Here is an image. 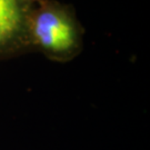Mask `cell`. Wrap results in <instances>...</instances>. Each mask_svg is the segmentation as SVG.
I'll use <instances>...</instances> for the list:
<instances>
[{
  "instance_id": "6da1fadb",
  "label": "cell",
  "mask_w": 150,
  "mask_h": 150,
  "mask_svg": "<svg viewBox=\"0 0 150 150\" xmlns=\"http://www.w3.org/2000/svg\"><path fill=\"white\" fill-rule=\"evenodd\" d=\"M32 51L51 61L69 62L83 49L85 28L74 6L58 0H42L33 6L28 18Z\"/></svg>"
},
{
  "instance_id": "7a4b0ae2",
  "label": "cell",
  "mask_w": 150,
  "mask_h": 150,
  "mask_svg": "<svg viewBox=\"0 0 150 150\" xmlns=\"http://www.w3.org/2000/svg\"><path fill=\"white\" fill-rule=\"evenodd\" d=\"M32 7L20 0H0V60L32 51L28 33Z\"/></svg>"
},
{
  "instance_id": "3957f363",
  "label": "cell",
  "mask_w": 150,
  "mask_h": 150,
  "mask_svg": "<svg viewBox=\"0 0 150 150\" xmlns=\"http://www.w3.org/2000/svg\"><path fill=\"white\" fill-rule=\"evenodd\" d=\"M20 1H22L23 4H26L28 6H36L37 4L41 2L42 0H20Z\"/></svg>"
}]
</instances>
